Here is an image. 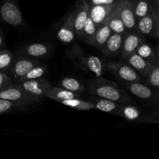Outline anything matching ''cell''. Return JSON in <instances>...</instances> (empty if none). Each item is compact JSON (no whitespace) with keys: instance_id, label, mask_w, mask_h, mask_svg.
I'll return each instance as SVG.
<instances>
[{"instance_id":"1","label":"cell","mask_w":159,"mask_h":159,"mask_svg":"<svg viewBox=\"0 0 159 159\" xmlns=\"http://www.w3.org/2000/svg\"><path fill=\"white\" fill-rule=\"evenodd\" d=\"M89 91L96 97L110 99L122 104L133 102L131 98L120 89L116 83L101 77H97V79L89 82Z\"/></svg>"},{"instance_id":"2","label":"cell","mask_w":159,"mask_h":159,"mask_svg":"<svg viewBox=\"0 0 159 159\" xmlns=\"http://www.w3.org/2000/svg\"><path fill=\"white\" fill-rule=\"evenodd\" d=\"M0 98L12 101L23 107L31 102L40 100V97L33 96L25 91L20 84H12V82L0 90Z\"/></svg>"},{"instance_id":"3","label":"cell","mask_w":159,"mask_h":159,"mask_svg":"<svg viewBox=\"0 0 159 159\" xmlns=\"http://www.w3.org/2000/svg\"><path fill=\"white\" fill-rule=\"evenodd\" d=\"M135 30L144 37L158 38L159 35V15L158 10L147 14L136 23Z\"/></svg>"},{"instance_id":"4","label":"cell","mask_w":159,"mask_h":159,"mask_svg":"<svg viewBox=\"0 0 159 159\" xmlns=\"http://www.w3.org/2000/svg\"><path fill=\"white\" fill-rule=\"evenodd\" d=\"M106 68L115 76L126 82H141V76L125 61L107 64Z\"/></svg>"},{"instance_id":"5","label":"cell","mask_w":159,"mask_h":159,"mask_svg":"<svg viewBox=\"0 0 159 159\" xmlns=\"http://www.w3.org/2000/svg\"><path fill=\"white\" fill-rule=\"evenodd\" d=\"M0 14L6 23L13 26L23 23V15L17 5V0H4L0 8Z\"/></svg>"},{"instance_id":"6","label":"cell","mask_w":159,"mask_h":159,"mask_svg":"<svg viewBox=\"0 0 159 159\" xmlns=\"http://www.w3.org/2000/svg\"><path fill=\"white\" fill-rule=\"evenodd\" d=\"M145 37L136 30L126 31L123 39L122 47L120 54L122 60L136 53L137 49L141 43L145 41Z\"/></svg>"},{"instance_id":"7","label":"cell","mask_w":159,"mask_h":159,"mask_svg":"<svg viewBox=\"0 0 159 159\" xmlns=\"http://www.w3.org/2000/svg\"><path fill=\"white\" fill-rule=\"evenodd\" d=\"M115 6L127 31L135 30L137 20L134 13L131 0H116Z\"/></svg>"},{"instance_id":"8","label":"cell","mask_w":159,"mask_h":159,"mask_svg":"<svg viewBox=\"0 0 159 159\" xmlns=\"http://www.w3.org/2000/svg\"><path fill=\"white\" fill-rule=\"evenodd\" d=\"M39 65V61L33 57H21L12 61L9 71L16 80L26 75L31 68Z\"/></svg>"},{"instance_id":"9","label":"cell","mask_w":159,"mask_h":159,"mask_svg":"<svg viewBox=\"0 0 159 159\" xmlns=\"http://www.w3.org/2000/svg\"><path fill=\"white\" fill-rule=\"evenodd\" d=\"M20 85L30 95L41 98L45 97V94L48 89L51 86V84L48 79L39 78L37 79L20 82Z\"/></svg>"},{"instance_id":"10","label":"cell","mask_w":159,"mask_h":159,"mask_svg":"<svg viewBox=\"0 0 159 159\" xmlns=\"http://www.w3.org/2000/svg\"><path fill=\"white\" fill-rule=\"evenodd\" d=\"M89 4L87 0H80L74 11V29L75 37L81 39L84 24L89 16Z\"/></svg>"},{"instance_id":"11","label":"cell","mask_w":159,"mask_h":159,"mask_svg":"<svg viewBox=\"0 0 159 159\" xmlns=\"http://www.w3.org/2000/svg\"><path fill=\"white\" fill-rule=\"evenodd\" d=\"M114 7V4L112 5H89V16L96 27L105 23L108 19Z\"/></svg>"},{"instance_id":"12","label":"cell","mask_w":159,"mask_h":159,"mask_svg":"<svg viewBox=\"0 0 159 159\" xmlns=\"http://www.w3.org/2000/svg\"><path fill=\"white\" fill-rule=\"evenodd\" d=\"M90 101L94 104L95 110L121 116L124 104L99 97H90Z\"/></svg>"},{"instance_id":"13","label":"cell","mask_w":159,"mask_h":159,"mask_svg":"<svg viewBox=\"0 0 159 159\" xmlns=\"http://www.w3.org/2000/svg\"><path fill=\"white\" fill-rule=\"evenodd\" d=\"M124 60L142 77H147L152 67L154 66L150 62L146 61L136 53L132 54Z\"/></svg>"},{"instance_id":"14","label":"cell","mask_w":159,"mask_h":159,"mask_svg":"<svg viewBox=\"0 0 159 159\" xmlns=\"http://www.w3.org/2000/svg\"><path fill=\"white\" fill-rule=\"evenodd\" d=\"M57 37L61 43H70L75 38V33L74 29V11L68 15L65 23L59 29Z\"/></svg>"},{"instance_id":"15","label":"cell","mask_w":159,"mask_h":159,"mask_svg":"<svg viewBox=\"0 0 159 159\" xmlns=\"http://www.w3.org/2000/svg\"><path fill=\"white\" fill-rule=\"evenodd\" d=\"M124 35V34L112 33L105 44L101 48V52L107 56H116L120 54Z\"/></svg>"},{"instance_id":"16","label":"cell","mask_w":159,"mask_h":159,"mask_svg":"<svg viewBox=\"0 0 159 159\" xmlns=\"http://www.w3.org/2000/svg\"><path fill=\"white\" fill-rule=\"evenodd\" d=\"M127 88L134 96L144 100H149L155 98V91L148 85L141 84L140 82H127Z\"/></svg>"},{"instance_id":"17","label":"cell","mask_w":159,"mask_h":159,"mask_svg":"<svg viewBox=\"0 0 159 159\" xmlns=\"http://www.w3.org/2000/svg\"><path fill=\"white\" fill-rule=\"evenodd\" d=\"M82 67L87 71H90L96 75V77H101L103 72L104 65L99 57L96 56H87L80 59Z\"/></svg>"},{"instance_id":"18","label":"cell","mask_w":159,"mask_h":159,"mask_svg":"<svg viewBox=\"0 0 159 159\" xmlns=\"http://www.w3.org/2000/svg\"><path fill=\"white\" fill-rule=\"evenodd\" d=\"M79 93L69 91L61 87H52L51 86L45 94V97H48L53 100L57 101L60 102L61 101L67 100V99L79 98Z\"/></svg>"},{"instance_id":"19","label":"cell","mask_w":159,"mask_h":159,"mask_svg":"<svg viewBox=\"0 0 159 159\" xmlns=\"http://www.w3.org/2000/svg\"><path fill=\"white\" fill-rule=\"evenodd\" d=\"M131 3L137 21L155 11V6L151 0H131Z\"/></svg>"},{"instance_id":"20","label":"cell","mask_w":159,"mask_h":159,"mask_svg":"<svg viewBox=\"0 0 159 159\" xmlns=\"http://www.w3.org/2000/svg\"><path fill=\"white\" fill-rule=\"evenodd\" d=\"M136 54H138L141 57L150 62L152 65H159L158 55L155 51L153 47L149 44L148 43H147L146 40L140 44V46L137 49Z\"/></svg>"},{"instance_id":"21","label":"cell","mask_w":159,"mask_h":159,"mask_svg":"<svg viewBox=\"0 0 159 159\" xmlns=\"http://www.w3.org/2000/svg\"><path fill=\"white\" fill-rule=\"evenodd\" d=\"M106 22H107V24L110 26L112 33L124 34L126 31H127L125 26H124V23H123L122 20H121L120 16L117 9H116V6H115V3L113 10H112L111 13L109 16L108 19H107Z\"/></svg>"},{"instance_id":"22","label":"cell","mask_w":159,"mask_h":159,"mask_svg":"<svg viewBox=\"0 0 159 159\" xmlns=\"http://www.w3.org/2000/svg\"><path fill=\"white\" fill-rule=\"evenodd\" d=\"M111 34L112 31L110 30L109 25L107 24V22L102 23V25H100L96 29V34H95L94 41H93V46H94L95 48H96L97 49H99L100 51L101 48L105 44L106 41L108 40L110 36L111 35Z\"/></svg>"},{"instance_id":"23","label":"cell","mask_w":159,"mask_h":159,"mask_svg":"<svg viewBox=\"0 0 159 159\" xmlns=\"http://www.w3.org/2000/svg\"><path fill=\"white\" fill-rule=\"evenodd\" d=\"M24 51L27 56L33 58H37L48 55L51 51V48L43 43H34L27 45Z\"/></svg>"},{"instance_id":"24","label":"cell","mask_w":159,"mask_h":159,"mask_svg":"<svg viewBox=\"0 0 159 159\" xmlns=\"http://www.w3.org/2000/svg\"><path fill=\"white\" fill-rule=\"evenodd\" d=\"M96 29H97V27L95 25V23H93L92 19L90 18L89 16L85 24H84L81 39L83 40L88 44L93 45V41H94L95 34H96Z\"/></svg>"},{"instance_id":"25","label":"cell","mask_w":159,"mask_h":159,"mask_svg":"<svg viewBox=\"0 0 159 159\" xmlns=\"http://www.w3.org/2000/svg\"><path fill=\"white\" fill-rule=\"evenodd\" d=\"M60 103L69 107L72 109L79 110H95V106L91 101H85L79 98H74V99H67V100L61 101Z\"/></svg>"},{"instance_id":"26","label":"cell","mask_w":159,"mask_h":159,"mask_svg":"<svg viewBox=\"0 0 159 159\" xmlns=\"http://www.w3.org/2000/svg\"><path fill=\"white\" fill-rule=\"evenodd\" d=\"M59 87L65 89L69 91L74 92L76 93H81L84 91V85L75 78L66 77L64 78L59 82Z\"/></svg>"},{"instance_id":"27","label":"cell","mask_w":159,"mask_h":159,"mask_svg":"<svg viewBox=\"0 0 159 159\" xmlns=\"http://www.w3.org/2000/svg\"><path fill=\"white\" fill-rule=\"evenodd\" d=\"M48 71V67L46 65H37V66L31 68L26 75L22 76L20 79H16L17 82H23V81L26 80H32V79H37L39 78H42Z\"/></svg>"},{"instance_id":"28","label":"cell","mask_w":159,"mask_h":159,"mask_svg":"<svg viewBox=\"0 0 159 159\" xmlns=\"http://www.w3.org/2000/svg\"><path fill=\"white\" fill-rule=\"evenodd\" d=\"M13 59L12 52L6 50L0 51V71L4 73L6 71H9Z\"/></svg>"},{"instance_id":"29","label":"cell","mask_w":159,"mask_h":159,"mask_svg":"<svg viewBox=\"0 0 159 159\" xmlns=\"http://www.w3.org/2000/svg\"><path fill=\"white\" fill-rule=\"evenodd\" d=\"M140 116H141V112L137 107L130 105L125 106L124 104L122 108V113H121L122 117L125 118L127 120L134 121L138 120Z\"/></svg>"},{"instance_id":"30","label":"cell","mask_w":159,"mask_h":159,"mask_svg":"<svg viewBox=\"0 0 159 159\" xmlns=\"http://www.w3.org/2000/svg\"><path fill=\"white\" fill-rule=\"evenodd\" d=\"M147 84L153 89L158 90L159 88V65L152 67L147 76Z\"/></svg>"},{"instance_id":"31","label":"cell","mask_w":159,"mask_h":159,"mask_svg":"<svg viewBox=\"0 0 159 159\" xmlns=\"http://www.w3.org/2000/svg\"><path fill=\"white\" fill-rule=\"evenodd\" d=\"M16 107H23L19 104L15 103V102H12V101L7 100L5 99H1L0 98V114L2 113H6V112L9 111L12 109L16 108Z\"/></svg>"},{"instance_id":"32","label":"cell","mask_w":159,"mask_h":159,"mask_svg":"<svg viewBox=\"0 0 159 159\" xmlns=\"http://www.w3.org/2000/svg\"><path fill=\"white\" fill-rule=\"evenodd\" d=\"M11 83V79L6 75V73L0 71V90L7 86Z\"/></svg>"},{"instance_id":"33","label":"cell","mask_w":159,"mask_h":159,"mask_svg":"<svg viewBox=\"0 0 159 159\" xmlns=\"http://www.w3.org/2000/svg\"><path fill=\"white\" fill-rule=\"evenodd\" d=\"M89 5H112L114 4L116 0H89Z\"/></svg>"},{"instance_id":"34","label":"cell","mask_w":159,"mask_h":159,"mask_svg":"<svg viewBox=\"0 0 159 159\" xmlns=\"http://www.w3.org/2000/svg\"><path fill=\"white\" fill-rule=\"evenodd\" d=\"M152 2L153 3L154 6H155V10H158V7H159V0H151Z\"/></svg>"},{"instance_id":"35","label":"cell","mask_w":159,"mask_h":159,"mask_svg":"<svg viewBox=\"0 0 159 159\" xmlns=\"http://www.w3.org/2000/svg\"><path fill=\"white\" fill-rule=\"evenodd\" d=\"M3 43H4V40H3V37L2 36V34H0V48L3 46Z\"/></svg>"}]
</instances>
